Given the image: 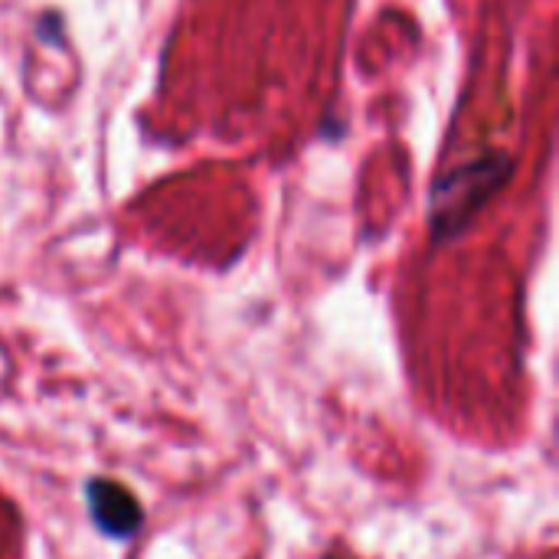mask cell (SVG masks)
<instances>
[{
    "mask_svg": "<svg viewBox=\"0 0 559 559\" xmlns=\"http://www.w3.org/2000/svg\"><path fill=\"white\" fill-rule=\"evenodd\" d=\"M85 501H88V514L95 521V527L105 537L115 540H128L141 531L144 524V511L138 504V498L111 478H92L85 485Z\"/></svg>",
    "mask_w": 559,
    "mask_h": 559,
    "instance_id": "obj_1",
    "label": "cell"
}]
</instances>
